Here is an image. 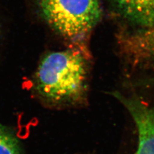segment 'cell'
Masks as SVG:
<instances>
[{
	"label": "cell",
	"instance_id": "1",
	"mask_svg": "<svg viewBox=\"0 0 154 154\" xmlns=\"http://www.w3.org/2000/svg\"><path fill=\"white\" fill-rule=\"evenodd\" d=\"M88 66L77 49L51 52L41 61L35 76L37 94L55 105L80 102L88 88Z\"/></svg>",
	"mask_w": 154,
	"mask_h": 154
},
{
	"label": "cell",
	"instance_id": "2",
	"mask_svg": "<svg viewBox=\"0 0 154 154\" xmlns=\"http://www.w3.org/2000/svg\"><path fill=\"white\" fill-rule=\"evenodd\" d=\"M39 7L47 23L71 40L85 36L102 16L99 0H39Z\"/></svg>",
	"mask_w": 154,
	"mask_h": 154
},
{
	"label": "cell",
	"instance_id": "3",
	"mask_svg": "<svg viewBox=\"0 0 154 154\" xmlns=\"http://www.w3.org/2000/svg\"><path fill=\"white\" fill-rule=\"evenodd\" d=\"M127 110L136 125L139 143L135 154H154V106L132 96L115 95Z\"/></svg>",
	"mask_w": 154,
	"mask_h": 154
},
{
	"label": "cell",
	"instance_id": "4",
	"mask_svg": "<svg viewBox=\"0 0 154 154\" xmlns=\"http://www.w3.org/2000/svg\"><path fill=\"white\" fill-rule=\"evenodd\" d=\"M124 56L138 68L154 72V27L119 36Z\"/></svg>",
	"mask_w": 154,
	"mask_h": 154
},
{
	"label": "cell",
	"instance_id": "5",
	"mask_svg": "<svg viewBox=\"0 0 154 154\" xmlns=\"http://www.w3.org/2000/svg\"><path fill=\"white\" fill-rule=\"evenodd\" d=\"M118 12L134 23L154 27V0H111Z\"/></svg>",
	"mask_w": 154,
	"mask_h": 154
},
{
	"label": "cell",
	"instance_id": "6",
	"mask_svg": "<svg viewBox=\"0 0 154 154\" xmlns=\"http://www.w3.org/2000/svg\"><path fill=\"white\" fill-rule=\"evenodd\" d=\"M0 154H23L17 139L1 124Z\"/></svg>",
	"mask_w": 154,
	"mask_h": 154
}]
</instances>
